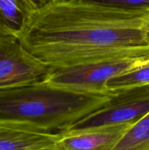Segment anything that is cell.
I'll list each match as a JSON object with an SVG mask.
<instances>
[{
	"label": "cell",
	"instance_id": "6da1fadb",
	"mask_svg": "<svg viewBox=\"0 0 149 150\" xmlns=\"http://www.w3.org/2000/svg\"><path fill=\"white\" fill-rule=\"evenodd\" d=\"M145 12L64 0L32 13L18 38L51 68L149 55Z\"/></svg>",
	"mask_w": 149,
	"mask_h": 150
},
{
	"label": "cell",
	"instance_id": "7a4b0ae2",
	"mask_svg": "<svg viewBox=\"0 0 149 150\" xmlns=\"http://www.w3.org/2000/svg\"><path fill=\"white\" fill-rule=\"evenodd\" d=\"M112 93L74 91L45 80L0 89V122L64 133L103 107Z\"/></svg>",
	"mask_w": 149,
	"mask_h": 150
},
{
	"label": "cell",
	"instance_id": "3957f363",
	"mask_svg": "<svg viewBox=\"0 0 149 150\" xmlns=\"http://www.w3.org/2000/svg\"><path fill=\"white\" fill-rule=\"evenodd\" d=\"M149 62V55L114 59L63 68H51L44 80L55 86L79 92L108 94L105 83L111 78Z\"/></svg>",
	"mask_w": 149,
	"mask_h": 150
},
{
	"label": "cell",
	"instance_id": "277c9868",
	"mask_svg": "<svg viewBox=\"0 0 149 150\" xmlns=\"http://www.w3.org/2000/svg\"><path fill=\"white\" fill-rule=\"evenodd\" d=\"M149 112V85L114 91L108 102L64 133H77L98 127L131 125Z\"/></svg>",
	"mask_w": 149,
	"mask_h": 150
},
{
	"label": "cell",
	"instance_id": "5b68a950",
	"mask_svg": "<svg viewBox=\"0 0 149 150\" xmlns=\"http://www.w3.org/2000/svg\"><path fill=\"white\" fill-rule=\"evenodd\" d=\"M51 70L29 53L18 38L0 35V89L43 81Z\"/></svg>",
	"mask_w": 149,
	"mask_h": 150
},
{
	"label": "cell",
	"instance_id": "8992f818",
	"mask_svg": "<svg viewBox=\"0 0 149 150\" xmlns=\"http://www.w3.org/2000/svg\"><path fill=\"white\" fill-rule=\"evenodd\" d=\"M61 133L24 125L0 122V150H39L53 148Z\"/></svg>",
	"mask_w": 149,
	"mask_h": 150
},
{
	"label": "cell",
	"instance_id": "52a82bcc",
	"mask_svg": "<svg viewBox=\"0 0 149 150\" xmlns=\"http://www.w3.org/2000/svg\"><path fill=\"white\" fill-rule=\"evenodd\" d=\"M130 125L106 126L77 133H61L60 150H112Z\"/></svg>",
	"mask_w": 149,
	"mask_h": 150
},
{
	"label": "cell",
	"instance_id": "ba28073f",
	"mask_svg": "<svg viewBox=\"0 0 149 150\" xmlns=\"http://www.w3.org/2000/svg\"><path fill=\"white\" fill-rule=\"evenodd\" d=\"M32 13L26 0H0V35L20 38Z\"/></svg>",
	"mask_w": 149,
	"mask_h": 150
},
{
	"label": "cell",
	"instance_id": "9c48e42d",
	"mask_svg": "<svg viewBox=\"0 0 149 150\" xmlns=\"http://www.w3.org/2000/svg\"><path fill=\"white\" fill-rule=\"evenodd\" d=\"M112 150H149V112L129 127Z\"/></svg>",
	"mask_w": 149,
	"mask_h": 150
},
{
	"label": "cell",
	"instance_id": "30bf717a",
	"mask_svg": "<svg viewBox=\"0 0 149 150\" xmlns=\"http://www.w3.org/2000/svg\"><path fill=\"white\" fill-rule=\"evenodd\" d=\"M149 85V62L110 79L105 83L108 92Z\"/></svg>",
	"mask_w": 149,
	"mask_h": 150
},
{
	"label": "cell",
	"instance_id": "8fae6325",
	"mask_svg": "<svg viewBox=\"0 0 149 150\" xmlns=\"http://www.w3.org/2000/svg\"><path fill=\"white\" fill-rule=\"evenodd\" d=\"M127 11L146 12L149 10V0H80Z\"/></svg>",
	"mask_w": 149,
	"mask_h": 150
},
{
	"label": "cell",
	"instance_id": "7c38bea8",
	"mask_svg": "<svg viewBox=\"0 0 149 150\" xmlns=\"http://www.w3.org/2000/svg\"><path fill=\"white\" fill-rule=\"evenodd\" d=\"M26 1L32 12H34L47 7L50 4L64 1V0H26Z\"/></svg>",
	"mask_w": 149,
	"mask_h": 150
},
{
	"label": "cell",
	"instance_id": "4fadbf2b",
	"mask_svg": "<svg viewBox=\"0 0 149 150\" xmlns=\"http://www.w3.org/2000/svg\"><path fill=\"white\" fill-rule=\"evenodd\" d=\"M144 18H145V25L147 29V30L149 32V10L146 11L144 15Z\"/></svg>",
	"mask_w": 149,
	"mask_h": 150
},
{
	"label": "cell",
	"instance_id": "5bb4252c",
	"mask_svg": "<svg viewBox=\"0 0 149 150\" xmlns=\"http://www.w3.org/2000/svg\"><path fill=\"white\" fill-rule=\"evenodd\" d=\"M39 150H60L58 149V148L56 146V147H53V148H50V149H39Z\"/></svg>",
	"mask_w": 149,
	"mask_h": 150
}]
</instances>
